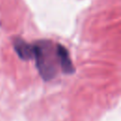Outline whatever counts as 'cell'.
<instances>
[{"label":"cell","instance_id":"1","mask_svg":"<svg viewBox=\"0 0 121 121\" xmlns=\"http://www.w3.org/2000/svg\"><path fill=\"white\" fill-rule=\"evenodd\" d=\"M56 55V48L53 51L52 43L49 42H39L33 44V58L36 60L37 68L42 77L48 80L56 74L55 60L53 57Z\"/></svg>","mask_w":121,"mask_h":121},{"label":"cell","instance_id":"2","mask_svg":"<svg viewBox=\"0 0 121 121\" xmlns=\"http://www.w3.org/2000/svg\"><path fill=\"white\" fill-rule=\"evenodd\" d=\"M56 53L58 61L64 73H72L74 71V67L72 65V61L69 58L68 51L61 44L56 45Z\"/></svg>","mask_w":121,"mask_h":121},{"label":"cell","instance_id":"3","mask_svg":"<svg viewBox=\"0 0 121 121\" xmlns=\"http://www.w3.org/2000/svg\"><path fill=\"white\" fill-rule=\"evenodd\" d=\"M14 49L18 56L23 60H29L33 58V45L26 43L21 39H16L13 42Z\"/></svg>","mask_w":121,"mask_h":121}]
</instances>
